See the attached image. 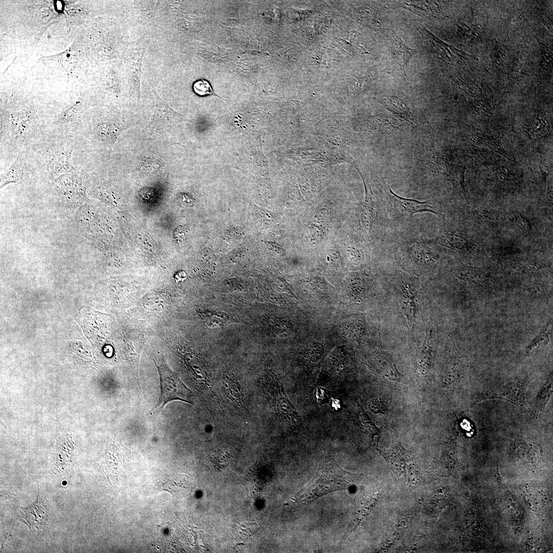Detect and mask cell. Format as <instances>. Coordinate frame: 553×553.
<instances>
[{
    "label": "cell",
    "instance_id": "cell-1",
    "mask_svg": "<svg viewBox=\"0 0 553 553\" xmlns=\"http://www.w3.org/2000/svg\"><path fill=\"white\" fill-rule=\"evenodd\" d=\"M350 474L338 464L327 463L322 465L312 481L295 496L296 501L310 502L326 494L349 487Z\"/></svg>",
    "mask_w": 553,
    "mask_h": 553
},
{
    "label": "cell",
    "instance_id": "cell-2",
    "mask_svg": "<svg viewBox=\"0 0 553 553\" xmlns=\"http://www.w3.org/2000/svg\"><path fill=\"white\" fill-rule=\"evenodd\" d=\"M154 361L160 376L161 392L158 403L152 410L153 412L162 410L166 404L175 400L192 404L193 391L171 368L164 355L157 354Z\"/></svg>",
    "mask_w": 553,
    "mask_h": 553
},
{
    "label": "cell",
    "instance_id": "cell-3",
    "mask_svg": "<svg viewBox=\"0 0 553 553\" xmlns=\"http://www.w3.org/2000/svg\"><path fill=\"white\" fill-rule=\"evenodd\" d=\"M396 254L403 267L415 274L428 272L435 266L439 258L433 242L427 241L403 244L398 247Z\"/></svg>",
    "mask_w": 553,
    "mask_h": 553
},
{
    "label": "cell",
    "instance_id": "cell-4",
    "mask_svg": "<svg viewBox=\"0 0 553 553\" xmlns=\"http://www.w3.org/2000/svg\"><path fill=\"white\" fill-rule=\"evenodd\" d=\"M382 194L387 212L392 219H410L415 214L422 212L440 215L435 210L430 200L419 201L401 197L395 194L386 182L382 185Z\"/></svg>",
    "mask_w": 553,
    "mask_h": 553
},
{
    "label": "cell",
    "instance_id": "cell-5",
    "mask_svg": "<svg viewBox=\"0 0 553 553\" xmlns=\"http://www.w3.org/2000/svg\"><path fill=\"white\" fill-rule=\"evenodd\" d=\"M151 87L155 97L156 105L146 129L161 133L169 131L182 121V116L161 98L153 86Z\"/></svg>",
    "mask_w": 553,
    "mask_h": 553
},
{
    "label": "cell",
    "instance_id": "cell-6",
    "mask_svg": "<svg viewBox=\"0 0 553 553\" xmlns=\"http://www.w3.org/2000/svg\"><path fill=\"white\" fill-rule=\"evenodd\" d=\"M54 181L58 190L67 199L79 202L84 198L85 190L82 180L75 173L59 175Z\"/></svg>",
    "mask_w": 553,
    "mask_h": 553
},
{
    "label": "cell",
    "instance_id": "cell-7",
    "mask_svg": "<svg viewBox=\"0 0 553 553\" xmlns=\"http://www.w3.org/2000/svg\"><path fill=\"white\" fill-rule=\"evenodd\" d=\"M72 151L71 148H63L50 156L47 167L50 174L57 177L65 174L75 173L76 170L71 163Z\"/></svg>",
    "mask_w": 553,
    "mask_h": 553
},
{
    "label": "cell",
    "instance_id": "cell-8",
    "mask_svg": "<svg viewBox=\"0 0 553 553\" xmlns=\"http://www.w3.org/2000/svg\"><path fill=\"white\" fill-rule=\"evenodd\" d=\"M31 505L26 508H21L22 517L32 527L39 528L47 524L49 517L46 507L39 498Z\"/></svg>",
    "mask_w": 553,
    "mask_h": 553
},
{
    "label": "cell",
    "instance_id": "cell-9",
    "mask_svg": "<svg viewBox=\"0 0 553 553\" xmlns=\"http://www.w3.org/2000/svg\"><path fill=\"white\" fill-rule=\"evenodd\" d=\"M365 189V201L361 210V218L367 233L370 235L376 220L378 219L380 211L378 205L373 200L371 190L370 189L368 192L366 187Z\"/></svg>",
    "mask_w": 553,
    "mask_h": 553
},
{
    "label": "cell",
    "instance_id": "cell-10",
    "mask_svg": "<svg viewBox=\"0 0 553 553\" xmlns=\"http://www.w3.org/2000/svg\"><path fill=\"white\" fill-rule=\"evenodd\" d=\"M391 40L393 56L395 60L405 69L417 51L409 47L395 32H393Z\"/></svg>",
    "mask_w": 553,
    "mask_h": 553
},
{
    "label": "cell",
    "instance_id": "cell-11",
    "mask_svg": "<svg viewBox=\"0 0 553 553\" xmlns=\"http://www.w3.org/2000/svg\"><path fill=\"white\" fill-rule=\"evenodd\" d=\"M23 162L20 158H17L7 171L1 176V188L10 183L20 182L23 180Z\"/></svg>",
    "mask_w": 553,
    "mask_h": 553
},
{
    "label": "cell",
    "instance_id": "cell-12",
    "mask_svg": "<svg viewBox=\"0 0 553 553\" xmlns=\"http://www.w3.org/2000/svg\"><path fill=\"white\" fill-rule=\"evenodd\" d=\"M31 117L26 114H16L11 116V129L13 135L20 136L31 125Z\"/></svg>",
    "mask_w": 553,
    "mask_h": 553
},
{
    "label": "cell",
    "instance_id": "cell-13",
    "mask_svg": "<svg viewBox=\"0 0 553 553\" xmlns=\"http://www.w3.org/2000/svg\"><path fill=\"white\" fill-rule=\"evenodd\" d=\"M200 315L204 323L210 327L223 326L227 323L229 320L228 315L222 312L205 311L200 312Z\"/></svg>",
    "mask_w": 553,
    "mask_h": 553
},
{
    "label": "cell",
    "instance_id": "cell-14",
    "mask_svg": "<svg viewBox=\"0 0 553 553\" xmlns=\"http://www.w3.org/2000/svg\"><path fill=\"white\" fill-rule=\"evenodd\" d=\"M406 5L414 13L421 16L433 15L437 13L435 4L429 1H411Z\"/></svg>",
    "mask_w": 553,
    "mask_h": 553
},
{
    "label": "cell",
    "instance_id": "cell-15",
    "mask_svg": "<svg viewBox=\"0 0 553 553\" xmlns=\"http://www.w3.org/2000/svg\"><path fill=\"white\" fill-rule=\"evenodd\" d=\"M388 103L389 107L388 108L390 110L411 123L413 119L411 113L401 100L396 97H392L389 100Z\"/></svg>",
    "mask_w": 553,
    "mask_h": 553
},
{
    "label": "cell",
    "instance_id": "cell-16",
    "mask_svg": "<svg viewBox=\"0 0 553 553\" xmlns=\"http://www.w3.org/2000/svg\"><path fill=\"white\" fill-rule=\"evenodd\" d=\"M193 90L196 94L201 96L214 95L222 98L215 92L210 83L205 79L196 81L193 84Z\"/></svg>",
    "mask_w": 553,
    "mask_h": 553
},
{
    "label": "cell",
    "instance_id": "cell-17",
    "mask_svg": "<svg viewBox=\"0 0 553 553\" xmlns=\"http://www.w3.org/2000/svg\"><path fill=\"white\" fill-rule=\"evenodd\" d=\"M116 128L114 125L103 124L99 126V133L102 139L112 144L114 142Z\"/></svg>",
    "mask_w": 553,
    "mask_h": 553
},
{
    "label": "cell",
    "instance_id": "cell-18",
    "mask_svg": "<svg viewBox=\"0 0 553 553\" xmlns=\"http://www.w3.org/2000/svg\"><path fill=\"white\" fill-rule=\"evenodd\" d=\"M431 340L432 337L430 335V336L427 339L426 343L423 348H422L423 349L420 354V362L419 363L420 368L424 371L428 369V365L430 362Z\"/></svg>",
    "mask_w": 553,
    "mask_h": 553
},
{
    "label": "cell",
    "instance_id": "cell-19",
    "mask_svg": "<svg viewBox=\"0 0 553 553\" xmlns=\"http://www.w3.org/2000/svg\"><path fill=\"white\" fill-rule=\"evenodd\" d=\"M79 105V103H76L68 110L62 114L59 118L58 122L59 123H65L72 120L77 111Z\"/></svg>",
    "mask_w": 553,
    "mask_h": 553
},
{
    "label": "cell",
    "instance_id": "cell-20",
    "mask_svg": "<svg viewBox=\"0 0 553 553\" xmlns=\"http://www.w3.org/2000/svg\"><path fill=\"white\" fill-rule=\"evenodd\" d=\"M265 243L268 248H269L270 250H273L275 252H276L278 254H281L282 256L285 254V251L283 248L276 243L267 241L265 242Z\"/></svg>",
    "mask_w": 553,
    "mask_h": 553
}]
</instances>
